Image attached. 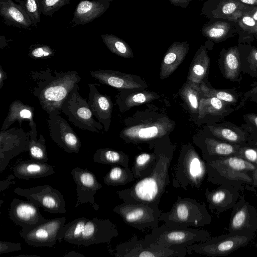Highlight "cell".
I'll list each match as a JSON object with an SVG mask.
<instances>
[{
  "label": "cell",
  "mask_w": 257,
  "mask_h": 257,
  "mask_svg": "<svg viewBox=\"0 0 257 257\" xmlns=\"http://www.w3.org/2000/svg\"><path fill=\"white\" fill-rule=\"evenodd\" d=\"M93 159L95 163L128 167L129 157L126 154L108 148L97 150L93 156Z\"/></svg>",
  "instance_id": "35"
},
{
  "label": "cell",
  "mask_w": 257,
  "mask_h": 257,
  "mask_svg": "<svg viewBox=\"0 0 257 257\" xmlns=\"http://www.w3.org/2000/svg\"><path fill=\"white\" fill-rule=\"evenodd\" d=\"M30 131L12 128L1 131L0 171H4L10 161L20 153L28 151Z\"/></svg>",
  "instance_id": "11"
},
{
  "label": "cell",
  "mask_w": 257,
  "mask_h": 257,
  "mask_svg": "<svg viewBox=\"0 0 257 257\" xmlns=\"http://www.w3.org/2000/svg\"><path fill=\"white\" fill-rule=\"evenodd\" d=\"M113 0H82L73 13L69 26L74 27L85 25L102 16L109 8Z\"/></svg>",
  "instance_id": "18"
},
{
  "label": "cell",
  "mask_w": 257,
  "mask_h": 257,
  "mask_svg": "<svg viewBox=\"0 0 257 257\" xmlns=\"http://www.w3.org/2000/svg\"><path fill=\"white\" fill-rule=\"evenodd\" d=\"M34 108L17 100L10 105L7 116L4 121L1 131L7 130L11 124L18 121L21 125L24 121L29 122L31 130L30 136L37 137L36 124L34 121Z\"/></svg>",
  "instance_id": "23"
},
{
  "label": "cell",
  "mask_w": 257,
  "mask_h": 257,
  "mask_svg": "<svg viewBox=\"0 0 257 257\" xmlns=\"http://www.w3.org/2000/svg\"><path fill=\"white\" fill-rule=\"evenodd\" d=\"M160 221L175 227H199L209 224L211 217L204 204L191 197L178 196L170 210L162 212Z\"/></svg>",
  "instance_id": "4"
},
{
  "label": "cell",
  "mask_w": 257,
  "mask_h": 257,
  "mask_svg": "<svg viewBox=\"0 0 257 257\" xmlns=\"http://www.w3.org/2000/svg\"><path fill=\"white\" fill-rule=\"evenodd\" d=\"M90 74L100 83L119 89H132L146 87L140 77L111 70L89 71Z\"/></svg>",
  "instance_id": "17"
},
{
  "label": "cell",
  "mask_w": 257,
  "mask_h": 257,
  "mask_svg": "<svg viewBox=\"0 0 257 257\" xmlns=\"http://www.w3.org/2000/svg\"><path fill=\"white\" fill-rule=\"evenodd\" d=\"M117 226L109 219L96 217L88 219L75 245L89 246L101 243H109L118 235Z\"/></svg>",
  "instance_id": "13"
},
{
  "label": "cell",
  "mask_w": 257,
  "mask_h": 257,
  "mask_svg": "<svg viewBox=\"0 0 257 257\" xmlns=\"http://www.w3.org/2000/svg\"><path fill=\"white\" fill-rule=\"evenodd\" d=\"M181 95L193 112H198L200 101L204 96L200 84L188 80L182 87Z\"/></svg>",
  "instance_id": "38"
},
{
  "label": "cell",
  "mask_w": 257,
  "mask_h": 257,
  "mask_svg": "<svg viewBox=\"0 0 257 257\" xmlns=\"http://www.w3.org/2000/svg\"><path fill=\"white\" fill-rule=\"evenodd\" d=\"M45 143V139L42 135L38 139L30 136L28 148L30 159L41 162L48 161Z\"/></svg>",
  "instance_id": "42"
},
{
  "label": "cell",
  "mask_w": 257,
  "mask_h": 257,
  "mask_svg": "<svg viewBox=\"0 0 257 257\" xmlns=\"http://www.w3.org/2000/svg\"><path fill=\"white\" fill-rule=\"evenodd\" d=\"M31 78L33 83L31 91L48 115L61 114L64 101L81 81L76 71L58 72L50 68L34 71Z\"/></svg>",
  "instance_id": "1"
},
{
  "label": "cell",
  "mask_w": 257,
  "mask_h": 257,
  "mask_svg": "<svg viewBox=\"0 0 257 257\" xmlns=\"http://www.w3.org/2000/svg\"><path fill=\"white\" fill-rule=\"evenodd\" d=\"M71 174L76 185L78 199L75 207L82 204L90 203L94 210H97L99 206L95 203L94 196L102 186L94 174L86 169L76 167L71 171Z\"/></svg>",
  "instance_id": "16"
},
{
  "label": "cell",
  "mask_w": 257,
  "mask_h": 257,
  "mask_svg": "<svg viewBox=\"0 0 257 257\" xmlns=\"http://www.w3.org/2000/svg\"><path fill=\"white\" fill-rule=\"evenodd\" d=\"M253 180H254V179H253ZM254 180H255V179H254Z\"/></svg>",
  "instance_id": "58"
},
{
  "label": "cell",
  "mask_w": 257,
  "mask_h": 257,
  "mask_svg": "<svg viewBox=\"0 0 257 257\" xmlns=\"http://www.w3.org/2000/svg\"><path fill=\"white\" fill-rule=\"evenodd\" d=\"M22 249L21 243L6 241H0V254L20 250Z\"/></svg>",
  "instance_id": "49"
},
{
  "label": "cell",
  "mask_w": 257,
  "mask_h": 257,
  "mask_svg": "<svg viewBox=\"0 0 257 257\" xmlns=\"http://www.w3.org/2000/svg\"><path fill=\"white\" fill-rule=\"evenodd\" d=\"M243 13L250 15L257 21V7H247L245 8Z\"/></svg>",
  "instance_id": "54"
},
{
  "label": "cell",
  "mask_w": 257,
  "mask_h": 257,
  "mask_svg": "<svg viewBox=\"0 0 257 257\" xmlns=\"http://www.w3.org/2000/svg\"><path fill=\"white\" fill-rule=\"evenodd\" d=\"M244 5L257 6V0H237Z\"/></svg>",
  "instance_id": "56"
},
{
  "label": "cell",
  "mask_w": 257,
  "mask_h": 257,
  "mask_svg": "<svg viewBox=\"0 0 257 257\" xmlns=\"http://www.w3.org/2000/svg\"><path fill=\"white\" fill-rule=\"evenodd\" d=\"M64 256H84V255L82 254H80L78 252H76L74 251H70L67 252L66 254L64 255Z\"/></svg>",
  "instance_id": "57"
},
{
  "label": "cell",
  "mask_w": 257,
  "mask_h": 257,
  "mask_svg": "<svg viewBox=\"0 0 257 257\" xmlns=\"http://www.w3.org/2000/svg\"><path fill=\"white\" fill-rule=\"evenodd\" d=\"M241 146L230 144L214 137L207 138L202 147L205 162L230 156H238Z\"/></svg>",
  "instance_id": "26"
},
{
  "label": "cell",
  "mask_w": 257,
  "mask_h": 257,
  "mask_svg": "<svg viewBox=\"0 0 257 257\" xmlns=\"http://www.w3.org/2000/svg\"><path fill=\"white\" fill-rule=\"evenodd\" d=\"M16 176L14 174H11L8 176L6 180L1 181L0 182V191H3L9 187L11 185L15 184L16 182L14 181L13 179Z\"/></svg>",
  "instance_id": "52"
},
{
  "label": "cell",
  "mask_w": 257,
  "mask_h": 257,
  "mask_svg": "<svg viewBox=\"0 0 257 257\" xmlns=\"http://www.w3.org/2000/svg\"><path fill=\"white\" fill-rule=\"evenodd\" d=\"M206 230L196 228L175 227L165 223L152 228L145 239L161 246L170 248H186L187 246L204 242L210 238Z\"/></svg>",
  "instance_id": "5"
},
{
  "label": "cell",
  "mask_w": 257,
  "mask_h": 257,
  "mask_svg": "<svg viewBox=\"0 0 257 257\" xmlns=\"http://www.w3.org/2000/svg\"><path fill=\"white\" fill-rule=\"evenodd\" d=\"M19 4L30 17L33 27H37V24L40 22L41 12L37 0H15Z\"/></svg>",
  "instance_id": "44"
},
{
  "label": "cell",
  "mask_w": 257,
  "mask_h": 257,
  "mask_svg": "<svg viewBox=\"0 0 257 257\" xmlns=\"http://www.w3.org/2000/svg\"><path fill=\"white\" fill-rule=\"evenodd\" d=\"M245 123L243 124L248 128L257 132V114L249 113L243 115Z\"/></svg>",
  "instance_id": "50"
},
{
  "label": "cell",
  "mask_w": 257,
  "mask_h": 257,
  "mask_svg": "<svg viewBox=\"0 0 257 257\" xmlns=\"http://www.w3.org/2000/svg\"><path fill=\"white\" fill-rule=\"evenodd\" d=\"M219 64L220 71L224 78L232 82H241L242 71L240 52L238 47H231L225 50L220 54Z\"/></svg>",
  "instance_id": "25"
},
{
  "label": "cell",
  "mask_w": 257,
  "mask_h": 257,
  "mask_svg": "<svg viewBox=\"0 0 257 257\" xmlns=\"http://www.w3.org/2000/svg\"><path fill=\"white\" fill-rule=\"evenodd\" d=\"M200 87L204 96L206 97H216L220 100L230 104L237 109L244 105L243 98L241 99V95L237 91V89H215L209 87L204 82L200 84Z\"/></svg>",
  "instance_id": "33"
},
{
  "label": "cell",
  "mask_w": 257,
  "mask_h": 257,
  "mask_svg": "<svg viewBox=\"0 0 257 257\" xmlns=\"http://www.w3.org/2000/svg\"><path fill=\"white\" fill-rule=\"evenodd\" d=\"M209 65L210 58L207 48L202 45L196 53L190 65L187 80L200 84L208 75Z\"/></svg>",
  "instance_id": "31"
},
{
  "label": "cell",
  "mask_w": 257,
  "mask_h": 257,
  "mask_svg": "<svg viewBox=\"0 0 257 257\" xmlns=\"http://www.w3.org/2000/svg\"><path fill=\"white\" fill-rule=\"evenodd\" d=\"M87 219L85 217H81L65 224L60 233L58 241L60 242L63 239L70 244H75L81 236Z\"/></svg>",
  "instance_id": "39"
},
{
  "label": "cell",
  "mask_w": 257,
  "mask_h": 257,
  "mask_svg": "<svg viewBox=\"0 0 257 257\" xmlns=\"http://www.w3.org/2000/svg\"><path fill=\"white\" fill-rule=\"evenodd\" d=\"M193 1V0H169L173 5L180 7L182 8H186L189 6L190 2Z\"/></svg>",
  "instance_id": "53"
},
{
  "label": "cell",
  "mask_w": 257,
  "mask_h": 257,
  "mask_svg": "<svg viewBox=\"0 0 257 257\" xmlns=\"http://www.w3.org/2000/svg\"><path fill=\"white\" fill-rule=\"evenodd\" d=\"M101 37L104 44L112 53L125 58L134 56L131 48L123 39L112 34H103Z\"/></svg>",
  "instance_id": "40"
},
{
  "label": "cell",
  "mask_w": 257,
  "mask_h": 257,
  "mask_svg": "<svg viewBox=\"0 0 257 257\" xmlns=\"http://www.w3.org/2000/svg\"><path fill=\"white\" fill-rule=\"evenodd\" d=\"M158 124L139 126L128 128L122 133L123 138L129 142L140 143L160 137L165 134Z\"/></svg>",
  "instance_id": "32"
},
{
  "label": "cell",
  "mask_w": 257,
  "mask_h": 257,
  "mask_svg": "<svg viewBox=\"0 0 257 257\" xmlns=\"http://www.w3.org/2000/svg\"><path fill=\"white\" fill-rule=\"evenodd\" d=\"M113 255L118 257H185L187 248H170L161 246L134 235L128 240L117 244Z\"/></svg>",
  "instance_id": "7"
},
{
  "label": "cell",
  "mask_w": 257,
  "mask_h": 257,
  "mask_svg": "<svg viewBox=\"0 0 257 257\" xmlns=\"http://www.w3.org/2000/svg\"><path fill=\"white\" fill-rule=\"evenodd\" d=\"M77 84L64 101L61 112L78 128L93 133H99L102 125L94 119L86 98L81 96Z\"/></svg>",
  "instance_id": "8"
},
{
  "label": "cell",
  "mask_w": 257,
  "mask_h": 257,
  "mask_svg": "<svg viewBox=\"0 0 257 257\" xmlns=\"http://www.w3.org/2000/svg\"><path fill=\"white\" fill-rule=\"evenodd\" d=\"M54 53L53 49L47 44H35L29 47L28 56L32 59H44L52 57Z\"/></svg>",
  "instance_id": "45"
},
{
  "label": "cell",
  "mask_w": 257,
  "mask_h": 257,
  "mask_svg": "<svg viewBox=\"0 0 257 257\" xmlns=\"http://www.w3.org/2000/svg\"><path fill=\"white\" fill-rule=\"evenodd\" d=\"M238 157H241L257 166V147L248 144L241 146L239 150Z\"/></svg>",
  "instance_id": "47"
},
{
  "label": "cell",
  "mask_w": 257,
  "mask_h": 257,
  "mask_svg": "<svg viewBox=\"0 0 257 257\" xmlns=\"http://www.w3.org/2000/svg\"><path fill=\"white\" fill-rule=\"evenodd\" d=\"M221 187L210 191L207 189L205 196L208 203V208L212 212H219L223 209H228L235 204L238 197L237 189L231 186L232 185L224 184Z\"/></svg>",
  "instance_id": "24"
},
{
  "label": "cell",
  "mask_w": 257,
  "mask_h": 257,
  "mask_svg": "<svg viewBox=\"0 0 257 257\" xmlns=\"http://www.w3.org/2000/svg\"><path fill=\"white\" fill-rule=\"evenodd\" d=\"M157 159L156 150L154 153H144L138 155L131 168L135 179L140 180L150 175L156 165Z\"/></svg>",
  "instance_id": "34"
},
{
  "label": "cell",
  "mask_w": 257,
  "mask_h": 257,
  "mask_svg": "<svg viewBox=\"0 0 257 257\" xmlns=\"http://www.w3.org/2000/svg\"><path fill=\"white\" fill-rule=\"evenodd\" d=\"M231 30V25L228 22L215 21L204 25L201 28V33L208 39L219 42L227 38Z\"/></svg>",
  "instance_id": "36"
},
{
  "label": "cell",
  "mask_w": 257,
  "mask_h": 257,
  "mask_svg": "<svg viewBox=\"0 0 257 257\" xmlns=\"http://www.w3.org/2000/svg\"><path fill=\"white\" fill-rule=\"evenodd\" d=\"M89 93L88 104L93 113L98 121L102 123L104 130H108L111 113L112 103L109 97L100 93L94 84L89 83Z\"/></svg>",
  "instance_id": "20"
},
{
  "label": "cell",
  "mask_w": 257,
  "mask_h": 257,
  "mask_svg": "<svg viewBox=\"0 0 257 257\" xmlns=\"http://www.w3.org/2000/svg\"><path fill=\"white\" fill-rule=\"evenodd\" d=\"M127 225L143 230L159 226L162 211L159 205L123 202L113 209Z\"/></svg>",
  "instance_id": "9"
},
{
  "label": "cell",
  "mask_w": 257,
  "mask_h": 257,
  "mask_svg": "<svg viewBox=\"0 0 257 257\" xmlns=\"http://www.w3.org/2000/svg\"><path fill=\"white\" fill-rule=\"evenodd\" d=\"M155 96L156 94L153 92L137 93L128 96L126 99L125 103L126 106L130 107L149 102L155 99Z\"/></svg>",
  "instance_id": "46"
},
{
  "label": "cell",
  "mask_w": 257,
  "mask_h": 257,
  "mask_svg": "<svg viewBox=\"0 0 257 257\" xmlns=\"http://www.w3.org/2000/svg\"><path fill=\"white\" fill-rule=\"evenodd\" d=\"M207 174L206 163L191 146L181 151L172 172V185L184 190L199 189Z\"/></svg>",
  "instance_id": "3"
},
{
  "label": "cell",
  "mask_w": 257,
  "mask_h": 257,
  "mask_svg": "<svg viewBox=\"0 0 257 257\" xmlns=\"http://www.w3.org/2000/svg\"><path fill=\"white\" fill-rule=\"evenodd\" d=\"M72 0H37L40 10L46 16L52 17L54 13Z\"/></svg>",
  "instance_id": "43"
},
{
  "label": "cell",
  "mask_w": 257,
  "mask_h": 257,
  "mask_svg": "<svg viewBox=\"0 0 257 257\" xmlns=\"http://www.w3.org/2000/svg\"><path fill=\"white\" fill-rule=\"evenodd\" d=\"M242 73L252 77H257V48L251 47L247 50L239 49Z\"/></svg>",
  "instance_id": "41"
},
{
  "label": "cell",
  "mask_w": 257,
  "mask_h": 257,
  "mask_svg": "<svg viewBox=\"0 0 257 257\" xmlns=\"http://www.w3.org/2000/svg\"><path fill=\"white\" fill-rule=\"evenodd\" d=\"M254 232L252 230H243L210 237L204 242L187 246L188 254L194 251L208 256L226 255L247 244L253 238Z\"/></svg>",
  "instance_id": "6"
},
{
  "label": "cell",
  "mask_w": 257,
  "mask_h": 257,
  "mask_svg": "<svg viewBox=\"0 0 257 257\" xmlns=\"http://www.w3.org/2000/svg\"><path fill=\"white\" fill-rule=\"evenodd\" d=\"M16 194L26 197L43 209L51 213L65 214L66 203L61 193L49 185H43L29 188H16Z\"/></svg>",
  "instance_id": "10"
},
{
  "label": "cell",
  "mask_w": 257,
  "mask_h": 257,
  "mask_svg": "<svg viewBox=\"0 0 257 257\" xmlns=\"http://www.w3.org/2000/svg\"><path fill=\"white\" fill-rule=\"evenodd\" d=\"M237 21L239 26L245 31L257 35V21L250 15L243 13Z\"/></svg>",
  "instance_id": "48"
},
{
  "label": "cell",
  "mask_w": 257,
  "mask_h": 257,
  "mask_svg": "<svg viewBox=\"0 0 257 257\" xmlns=\"http://www.w3.org/2000/svg\"><path fill=\"white\" fill-rule=\"evenodd\" d=\"M246 7L237 0H221L215 8L202 12L213 19L237 21L243 15Z\"/></svg>",
  "instance_id": "30"
},
{
  "label": "cell",
  "mask_w": 257,
  "mask_h": 257,
  "mask_svg": "<svg viewBox=\"0 0 257 257\" xmlns=\"http://www.w3.org/2000/svg\"><path fill=\"white\" fill-rule=\"evenodd\" d=\"M156 165L149 176L139 180L130 187L116 192L123 202L159 205L170 184L169 169L173 158L172 151L157 150Z\"/></svg>",
  "instance_id": "2"
},
{
  "label": "cell",
  "mask_w": 257,
  "mask_h": 257,
  "mask_svg": "<svg viewBox=\"0 0 257 257\" xmlns=\"http://www.w3.org/2000/svg\"><path fill=\"white\" fill-rule=\"evenodd\" d=\"M189 44L186 41H174L168 49L162 62L160 78L169 77L183 62L189 50Z\"/></svg>",
  "instance_id": "27"
},
{
  "label": "cell",
  "mask_w": 257,
  "mask_h": 257,
  "mask_svg": "<svg viewBox=\"0 0 257 257\" xmlns=\"http://www.w3.org/2000/svg\"><path fill=\"white\" fill-rule=\"evenodd\" d=\"M0 15L8 26L26 30L33 27L30 17L23 7L12 0H0Z\"/></svg>",
  "instance_id": "22"
},
{
  "label": "cell",
  "mask_w": 257,
  "mask_h": 257,
  "mask_svg": "<svg viewBox=\"0 0 257 257\" xmlns=\"http://www.w3.org/2000/svg\"><path fill=\"white\" fill-rule=\"evenodd\" d=\"M229 223V232L257 229V212L244 201L240 200L234 205V211Z\"/></svg>",
  "instance_id": "19"
},
{
  "label": "cell",
  "mask_w": 257,
  "mask_h": 257,
  "mask_svg": "<svg viewBox=\"0 0 257 257\" xmlns=\"http://www.w3.org/2000/svg\"><path fill=\"white\" fill-rule=\"evenodd\" d=\"M8 214L15 225L22 227L21 231L32 229L47 220L42 215L38 205L16 198L11 201Z\"/></svg>",
  "instance_id": "15"
},
{
  "label": "cell",
  "mask_w": 257,
  "mask_h": 257,
  "mask_svg": "<svg viewBox=\"0 0 257 257\" xmlns=\"http://www.w3.org/2000/svg\"><path fill=\"white\" fill-rule=\"evenodd\" d=\"M208 128L213 137L223 141L241 146L248 143L249 134L242 125L223 122L209 125Z\"/></svg>",
  "instance_id": "21"
},
{
  "label": "cell",
  "mask_w": 257,
  "mask_h": 257,
  "mask_svg": "<svg viewBox=\"0 0 257 257\" xmlns=\"http://www.w3.org/2000/svg\"><path fill=\"white\" fill-rule=\"evenodd\" d=\"M48 128L52 141L69 153H78L81 141L66 120L60 114L48 115Z\"/></svg>",
  "instance_id": "14"
},
{
  "label": "cell",
  "mask_w": 257,
  "mask_h": 257,
  "mask_svg": "<svg viewBox=\"0 0 257 257\" xmlns=\"http://www.w3.org/2000/svg\"><path fill=\"white\" fill-rule=\"evenodd\" d=\"M8 77L7 74L4 71L1 66H0V88L1 89L4 85V82Z\"/></svg>",
  "instance_id": "55"
},
{
  "label": "cell",
  "mask_w": 257,
  "mask_h": 257,
  "mask_svg": "<svg viewBox=\"0 0 257 257\" xmlns=\"http://www.w3.org/2000/svg\"><path fill=\"white\" fill-rule=\"evenodd\" d=\"M233 106L214 97L203 96L200 100L198 117L209 116L214 121H219L235 110Z\"/></svg>",
  "instance_id": "29"
},
{
  "label": "cell",
  "mask_w": 257,
  "mask_h": 257,
  "mask_svg": "<svg viewBox=\"0 0 257 257\" xmlns=\"http://www.w3.org/2000/svg\"><path fill=\"white\" fill-rule=\"evenodd\" d=\"M135 179L130 168L118 165L111 166L109 171L103 177L104 183L112 186L125 185Z\"/></svg>",
  "instance_id": "37"
},
{
  "label": "cell",
  "mask_w": 257,
  "mask_h": 257,
  "mask_svg": "<svg viewBox=\"0 0 257 257\" xmlns=\"http://www.w3.org/2000/svg\"><path fill=\"white\" fill-rule=\"evenodd\" d=\"M66 221V217L47 219L32 229L20 231V234L30 245L51 247L59 240L60 233Z\"/></svg>",
  "instance_id": "12"
},
{
  "label": "cell",
  "mask_w": 257,
  "mask_h": 257,
  "mask_svg": "<svg viewBox=\"0 0 257 257\" xmlns=\"http://www.w3.org/2000/svg\"><path fill=\"white\" fill-rule=\"evenodd\" d=\"M13 171L16 177L26 180L45 177L55 173L52 165L31 159L19 162Z\"/></svg>",
  "instance_id": "28"
},
{
  "label": "cell",
  "mask_w": 257,
  "mask_h": 257,
  "mask_svg": "<svg viewBox=\"0 0 257 257\" xmlns=\"http://www.w3.org/2000/svg\"><path fill=\"white\" fill-rule=\"evenodd\" d=\"M251 88L243 94V103L248 100L257 103V81L252 83Z\"/></svg>",
  "instance_id": "51"
}]
</instances>
